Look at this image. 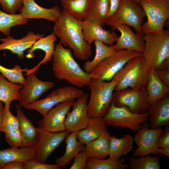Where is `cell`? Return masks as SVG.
<instances>
[{"label":"cell","mask_w":169,"mask_h":169,"mask_svg":"<svg viewBox=\"0 0 169 169\" xmlns=\"http://www.w3.org/2000/svg\"><path fill=\"white\" fill-rule=\"evenodd\" d=\"M125 160L122 158L115 160L109 157L105 159L89 157L85 169H125L129 167L125 163Z\"/></svg>","instance_id":"cell-34"},{"label":"cell","mask_w":169,"mask_h":169,"mask_svg":"<svg viewBox=\"0 0 169 169\" xmlns=\"http://www.w3.org/2000/svg\"><path fill=\"white\" fill-rule=\"evenodd\" d=\"M20 14L26 19H44L54 23L60 16L62 11L55 6L50 8L42 7L34 0H23Z\"/></svg>","instance_id":"cell-18"},{"label":"cell","mask_w":169,"mask_h":169,"mask_svg":"<svg viewBox=\"0 0 169 169\" xmlns=\"http://www.w3.org/2000/svg\"><path fill=\"white\" fill-rule=\"evenodd\" d=\"M82 23L63 9L54 23L53 32L63 46L73 50L76 58L84 61L90 57L92 51L91 45L84 38Z\"/></svg>","instance_id":"cell-1"},{"label":"cell","mask_w":169,"mask_h":169,"mask_svg":"<svg viewBox=\"0 0 169 169\" xmlns=\"http://www.w3.org/2000/svg\"><path fill=\"white\" fill-rule=\"evenodd\" d=\"M134 138L130 134H125L120 138L115 135L111 136L109 156L115 160H119L122 156H126L133 148Z\"/></svg>","instance_id":"cell-28"},{"label":"cell","mask_w":169,"mask_h":169,"mask_svg":"<svg viewBox=\"0 0 169 169\" xmlns=\"http://www.w3.org/2000/svg\"><path fill=\"white\" fill-rule=\"evenodd\" d=\"M84 93L83 90L74 86H63L52 91L44 99L35 101L24 108L28 110H36L44 116L57 105L77 99Z\"/></svg>","instance_id":"cell-10"},{"label":"cell","mask_w":169,"mask_h":169,"mask_svg":"<svg viewBox=\"0 0 169 169\" xmlns=\"http://www.w3.org/2000/svg\"><path fill=\"white\" fill-rule=\"evenodd\" d=\"M36 146L16 148L11 147L0 150V169L7 163L14 161H25L35 160Z\"/></svg>","instance_id":"cell-26"},{"label":"cell","mask_w":169,"mask_h":169,"mask_svg":"<svg viewBox=\"0 0 169 169\" xmlns=\"http://www.w3.org/2000/svg\"><path fill=\"white\" fill-rule=\"evenodd\" d=\"M158 147L169 149V125L165 126L157 142Z\"/></svg>","instance_id":"cell-43"},{"label":"cell","mask_w":169,"mask_h":169,"mask_svg":"<svg viewBox=\"0 0 169 169\" xmlns=\"http://www.w3.org/2000/svg\"><path fill=\"white\" fill-rule=\"evenodd\" d=\"M159 156L147 155L137 158L132 156L129 161L131 169H160Z\"/></svg>","instance_id":"cell-36"},{"label":"cell","mask_w":169,"mask_h":169,"mask_svg":"<svg viewBox=\"0 0 169 169\" xmlns=\"http://www.w3.org/2000/svg\"><path fill=\"white\" fill-rule=\"evenodd\" d=\"M39 137L36 146L35 160L45 163L53 151L64 140L70 133L67 130L54 132L37 128Z\"/></svg>","instance_id":"cell-13"},{"label":"cell","mask_w":169,"mask_h":169,"mask_svg":"<svg viewBox=\"0 0 169 169\" xmlns=\"http://www.w3.org/2000/svg\"><path fill=\"white\" fill-rule=\"evenodd\" d=\"M23 86L22 84L8 81L0 74V101L4 103L5 108L9 110L13 100H18L19 92Z\"/></svg>","instance_id":"cell-30"},{"label":"cell","mask_w":169,"mask_h":169,"mask_svg":"<svg viewBox=\"0 0 169 169\" xmlns=\"http://www.w3.org/2000/svg\"><path fill=\"white\" fill-rule=\"evenodd\" d=\"M93 42L95 48V56L92 60L85 62L83 66L84 70L88 73H90L102 60L119 50L115 48L114 44L108 45L99 40Z\"/></svg>","instance_id":"cell-31"},{"label":"cell","mask_w":169,"mask_h":169,"mask_svg":"<svg viewBox=\"0 0 169 169\" xmlns=\"http://www.w3.org/2000/svg\"><path fill=\"white\" fill-rule=\"evenodd\" d=\"M146 16L145 12L139 4L131 0H121L118 8L108 18L105 24L113 29L117 25L125 24L133 28L136 33L144 35L142 25Z\"/></svg>","instance_id":"cell-6"},{"label":"cell","mask_w":169,"mask_h":169,"mask_svg":"<svg viewBox=\"0 0 169 169\" xmlns=\"http://www.w3.org/2000/svg\"><path fill=\"white\" fill-rule=\"evenodd\" d=\"M155 71L160 79L169 87V68L162 67Z\"/></svg>","instance_id":"cell-44"},{"label":"cell","mask_w":169,"mask_h":169,"mask_svg":"<svg viewBox=\"0 0 169 169\" xmlns=\"http://www.w3.org/2000/svg\"><path fill=\"white\" fill-rule=\"evenodd\" d=\"M147 111L150 128L156 129L169 125V94L155 104L149 105Z\"/></svg>","instance_id":"cell-22"},{"label":"cell","mask_w":169,"mask_h":169,"mask_svg":"<svg viewBox=\"0 0 169 169\" xmlns=\"http://www.w3.org/2000/svg\"><path fill=\"white\" fill-rule=\"evenodd\" d=\"M89 158L84 150L80 152L74 158L73 163L69 168L85 169Z\"/></svg>","instance_id":"cell-42"},{"label":"cell","mask_w":169,"mask_h":169,"mask_svg":"<svg viewBox=\"0 0 169 169\" xmlns=\"http://www.w3.org/2000/svg\"><path fill=\"white\" fill-rule=\"evenodd\" d=\"M109 0H92L85 20L99 23L102 26L108 19Z\"/></svg>","instance_id":"cell-32"},{"label":"cell","mask_w":169,"mask_h":169,"mask_svg":"<svg viewBox=\"0 0 169 169\" xmlns=\"http://www.w3.org/2000/svg\"><path fill=\"white\" fill-rule=\"evenodd\" d=\"M121 2V0H109L108 18L116 12L120 5Z\"/></svg>","instance_id":"cell-46"},{"label":"cell","mask_w":169,"mask_h":169,"mask_svg":"<svg viewBox=\"0 0 169 169\" xmlns=\"http://www.w3.org/2000/svg\"><path fill=\"white\" fill-rule=\"evenodd\" d=\"M5 137L7 142L11 147H22L23 138L19 129L5 133Z\"/></svg>","instance_id":"cell-39"},{"label":"cell","mask_w":169,"mask_h":169,"mask_svg":"<svg viewBox=\"0 0 169 169\" xmlns=\"http://www.w3.org/2000/svg\"><path fill=\"white\" fill-rule=\"evenodd\" d=\"M145 47L142 53L149 68L160 69L164 61L169 59V30H163L158 33L144 34Z\"/></svg>","instance_id":"cell-4"},{"label":"cell","mask_w":169,"mask_h":169,"mask_svg":"<svg viewBox=\"0 0 169 169\" xmlns=\"http://www.w3.org/2000/svg\"><path fill=\"white\" fill-rule=\"evenodd\" d=\"M24 69L16 64L12 69H8L0 64V73L10 82L23 85L25 79L23 73Z\"/></svg>","instance_id":"cell-37"},{"label":"cell","mask_w":169,"mask_h":169,"mask_svg":"<svg viewBox=\"0 0 169 169\" xmlns=\"http://www.w3.org/2000/svg\"><path fill=\"white\" fill-rule=\"evenodd\" d=\"M82 27L84 38L90 45L95 41L99 40L111 45L119 37L114 31L105 30L100 24L88 20L82 21Z\"/></svg>","instance_id":"cell-20"},{"label":"cell","mask_w":169,"mask_h":169,"mask_svg":"<svg viewBox=\"0 0 169 169\" xmlns=\"http://www.w3.org/2000/svg\"><path fill=\"white\" fill-rule=\"evenodd\" d=\"M44 36L43 34H35L31 31L20 39H15L13 37L7 36L6 38L0 39V41L2 42L0 44V50H9L12 54H16L19 59H22L24 57V52L31 48L37 40Z\"/></svg>","instance_id":"cell-19"},{"label":"cell","mask_w":169,"mask_h":169,"mask_svg":"<svg viewBox=\"0 0 169 169\" xmlns=\"http://www.w3.org/2000/svg\"><path fill=\"white\" fill-rule=\"evenodd\" d=\"M66 144L65 152L55 160L56 164L64 168L80 152L83 151L85 146L80 142L76 136V132H71L65 138Z\"/></svg>","instance_id":"cell-29"},{"label":"cell","mask_w":169,"mask_h":169,"mask_svg":"<svg viewBox=\"0 0 169 169\" xmlns=\"http://www.w3.org/2000/svg\"><path fill=\"white\" fill-rule=\"evenodd\" d=\"M4 108L3 102L0 101V127L1 125L3 120Z\"/></svg>","instance_id":"cell-48"},{"label":"cell","mask_w":169,"mask_h":169,"mask_svg":"<svg viewBox=\"0 0 169 169\" xmlns=\"http://www.w3.org/2000/svg\"><path fill=\"white\" fill-rule=\"evenodd\" d=\"M92 0H71L61 3L64 10L77 20L83 21L89 13Z\"/></svg>","instance_id":"cell-33"},{"label":"cell","mask_w":169,"mask_h":169,"mask_svg":"<svg viewBox=\"0 0 169 169\" xmlns=\"http://www.w3.org/2000/svg\"><path fill=\"white\" fill-rule=\"evenodd\" d=\"M23 0H0V4L4 12L8 14H15L22 6Z\"/></svg>","instance_id":"cell-40"},{"label":"cell","mask_w":169,"mask_h":169,"mask_svg":"<svg viewBox=\"0 0 169 169\" xmlns=\"http://www.w3.org/2000/svg\"><path fill=\"white\" fill-rule=\"evenodd\" d=\"M114 29H116L121 33L116 44L114 45L116 49H126L142 54L145 49L144 35L135 33L130 27L125 24H119Z\"/></svg>","instance_id":"cell-17"},{"label":"cell","mask_w":169,"mask_h":169,"mask_svg":"<svg viewBox=\"0 0 169 169\" xmlns=\"http://www.w3.org/2000/svg\"><path fill=\"white\" fill-rule=\"evenodd\" d=\"M18 129H19V122L18 118L14 116L9 109H7L4 107L0 132L5 133Z\"/></svg>","instance_id":"cell-38"},{"label":"cell","mask_w":169,"mask_h":169,"mask_svg":"<svg viewBox=\"0 0 169 169\" xmlns=\"http://www.w3.org/2000/svg\"><path fill=\"white\" fill-rule=\"evenodd\" d=\"M61 3L71 0H59Z\"/></svg>","instance_id":"cell-50"},{"label":"cell","mask_w":169,"mask_h":169,"mask_svg":"<svg viewBox=\"0 0 169 169\" xmlns=\"http://www.w3.org/2000/svg\"><path fill=\"white\" fill-rule=\"evenodd\" d=\"M28 21L20 13L8 14L0 10V31L7 36H9L12 27L25 24Z\"/></svg>","instance_id":"cell-35"},{"label":"cell","mask_w":169,"mask_h":169,"mask_svg":"<svg viewBox=\"0 0 169 169\" xmlns=\"http://www.w3.org/2000/svg\"><path fill=\"white\" fill-rule=\"evenodd\" d=\"M157 151V153L161 154L169 157V149L164 148H163L158 147Z\"/></svg>","instance_id":"cell-47"},{"label":"cell","mask_w":169,"mask_h":169,"mask_svg":"<svg viewBox=\"0 0 169 169\" xmlns=\"http://www.w3.org/2000/svg\"><path fill=\"white\" fill-rule=\"evenodd\" d=\"M110 136L107 131L85 146L84 151L88 157L100 159L106 158L109 156Z\"/></svg>","instance_id":"cell-27"},{"label":"cell","mask_w":169,"mask_h":169,"mask_svg":"<svg viewBox=\"0 0 169 169\" xmlns=\"http://www.w3.org/2000/svg\"><path fill=\"white\" fill-rule=\"evenodd\" d=\"M88 97V93L84 92L75 100L72 110L68 113L65 120L66 130L74 132L86 127L89 119L87 105Z\"/></svg>","instance_id":"cell-16"},{"label":"cell","mask_w":169,"mask_h":169,"mask_svg":"<svg viewBox=\"0 0 169 169\" xmlns=\"http://www.w3.org/2000/svg\"><path fill=\"white\" fill-rule=\"evenodd\" d=\"M139 4L147 19L142 25L143 34L161 32L169 18V0H142Z\"/></svg>","instance_id":"cell-7"},{"label":"cell","mask_w":169,"mask_h":169,"mask_svg":"<svg viewBox=\"0 0 169 169\" xmlns=\"http://www.w3.org/2000/svg\"><path fill=\"white\" fill-rule=\"evenodd\" d=\"M24 161H14L7 163L3 169H23Z\"/></svg>","instance_id":"cell-45"},{"label":"cell","mask_w":169,"mask_h":169,"mask_svg":"<svg viewBox=\"0 0 169 169\" xmlns=\"http://www.w3.org/2000/svg\"><path fill=\"white\" fill-rule=\"evenodd\" d=\"M107 125L102 118H90L86 127L76 132L77 138L86 146L107 131Z\"/></svg>","instance_id":"cell-24"},{"label":"cell","mask_w":169,"mask_h":169,"mask_svg":"<svg viewBox=\"0 0 169 169\" xmlns=\"http://www.w3.org/2000/svg\"><path fill=\"white\" fill-rule=\"evenodd\" d=\"M112 102L117 106H125L132 112L141 114L149 105L146 87L139 90L127 88L113 93Z\"/></svg>","instance_id":"cell-12"},{"label":"cell","mask_w":169,"mask_h":169,"mask_svg":"<svg viewBox=\"0 0 169 169\" xmlns=\"http://www.w3.org/2000/svg\"><path fill=\"white\" fill-rule=\"evenodd\" d=\"M60 168L57 164H49L35 160L25 161L23 165V169H59Z\"/></svg>","instance_id":"cell-41"},{"label":"cell","mask_w":169,"mask_h":169,"mask_svg":"<svg viewBox=\"0 0 169 169\" xmlns=\"http://www.w3.org/2000/svg\"><path fill=\"white\" fill-rule=\"evenodd\" d=\"M142 54L126 49H121L101 62L90 73L92 79L110 81L132 59Z\"/></svg>","instance_id":"cell-9"},{"label":"cell","mask_w":169,"mask_h":169,"mask_svg":"<svg viewBox=\"0 0 169 169\" xmlns=\"http://www.w3.org/2000/svg\"><path fill=\"white\" fill-rule=\"evenodd\" d=\"M148 117L147 111L141 114L134 113L125 106H116L112 101L102 119L107 125L129 129L136 132L141 125L147 121Z\"/></svg>","instance_id":"cell-8"},{"label":"cell","mask_w":169,"mask_h":169,"mask_svg":"<svg viewBox=\"0 0 169 169\" xmlns=\"http://www.w3.org/2000/svg\"><path fill=\"white\" fill-rule=\"evenodd\" d=\"M75 99L61 103L53 108L38 123V127L49 131L57 132L66 130L64 121Z\"/></svg>","instance_id":"cell-15"},{"label":"cell","mask_w":169,"mask_h":169,"mask_svg":"<svg viewBox=\"0 0 169 169\" xmlns=\"http://www.w3.org/2000/svg\"><path fill=\"white\" fill-rule=\"evenodd\" d=\"M163 130L162 127L150 128L146 122L141 125L133 137L134 141L137 147L134 151L132 156H145L151 154L157 155L158 140Z\"/></svg>","instance_id":"cell-11"},{"label":"cell","mask_w":169,"mask_h":169,"mask_svg":"<svg viewBox=\"0 0 169 169\" xmlns=\"http://www.w3.org/2000/svg\"><path fill=\"white\" fill-rule=\"evenodd\" d=\"M17 116L19 122V129L23 138L22 147L35 146L39 137L37 128L24 114L18 105H16Z\"/></svg>","instance_id":"cell-23"},{"label":"cell","mask_w":169,"mask_h":169,"mask_svg":"<svg viewBox=\"0 0 169 169\" xmlns=\"http://www.w3.org/2000/svg\"><path fill=\"white\" fill-rule=\"evenodd\" d=\"M132 1L138 3H139L142 0H131Z\"/></svg>","instance_id":"cell-49"},{"label":"cell","mask_w":169,"mask_h":169,"mask_svg":"<svg viewBox=\"0 0 169 169\" xmlns=\"http://www.w3.org/2000/svg\"><path fill=\"white\" fill-rule=\"evenodd\" d=\"M27 76L23 87L19 92L18 101L19 105L21 107H24L38 100L44 93L55 86L53 82L40 80L36 76L34 72Z\"/></svg>","instance_id":"cell-14"},{"label":"cell","mask_w":169,"mask_h":169,"mask_svg":"<svg viewBox=\"0 0 169 169\" xmlns=\"http://www.w3.org/2000/svg\"><path fill=\"white\" fill-rule=\"evenodd\" d=\"M52 69L55 78L78 88L89 85L93 76L85 72L74 59L70 49L59 42L55 46Z\"/></svg>","instance_id":"cell-2"},{"label":"cell","mask_w":169,"mask_h":169,"mask_svg":"<svg viewBox=\"0 0 169 169\" xmlns=\"http://www.w3.org/2000/svg\"><path fill=\"white\" fill-rule=\"evenodd\" d=\"M56 39V35L53 32L46 37L44 36L37 40L31 48L27 51V54L26 55V57L29 59L34 57V52L37 49L43 51L45 55L43 59L34 67L29 69L27 68L24 69V71L26 72V75H27L32 73H35L41 65L52 59L55 49L54 43Z\"/></svg>","instance_id":"cell-21"},{"label":"cell","mask_w":169,"mask_h":169,"mask_svg":"<svg viewBox=\"0 0 169 169\" xmlns=\"http://www.w3.org/2000/svg\"><path fill=\"white\" fill-rule=\"evenodd\" d=\"M146 88L149 105L155 104L169 93V87L160 79L156 71L151 69H149Z\"/></svg>","instance_id":"cell-25"},{"label":"cell","mask_w":169,"mask_h":169,"mask_svg":"<svg viewBox=\"0 0 169 169\" xmlns=\"http://www.w3.org/2000/svg\"><path fill=\"white\" fill-rule=\"evenodd\" d=\"M120 75L119 71L110 81L92 79L88 85L90 92L87 105L89 118H102L106 114L112 102Z\"/></svg>","instance_id":"cell-3"},{"label":"cell","mask_w":169,"mask_h":169,"mask_svg":"<svg viewBox=\"0 0 169 169\" xmlns=\"http://www.w3.org/2000/svg\"><path fill=\"white\" fill-rule=\"evenodd\" d=\"M149 69L142 55L132 59L120 71V76L115 90L127 88L134 90L145 88L148 79Z\"/></svg>","instance_id":"cell-5"}]
</instances>
